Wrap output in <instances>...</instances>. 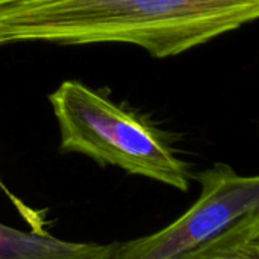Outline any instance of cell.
<instances>
[{
    "label": "cell",
    "mask_w": 259,
    "mask_h": 259,
    "mask_svg": "<svg viewBox=\"0 0 259 259\" xmlns=\"http://www.w3.org/2000/svg\"><path fill=\"white\" fill-rule=\"evenodd\" d=\"M177 259H259V215H248Z\"/></svg>",
    "instance_id": "5"
},
{
    "label": "cell",
    "mask_w": 259,
    "mask_h": 259,
    "mask_svg": "<svg viewBox=\"0 0 259 259\" xmlns=\"http://www.w3.org/2000/svg\"><path fill=\"white\" fill-rule=\"evenodd\" d=\"M63 153L90 157L177 191L189 189L191 171L163 132L138 113L113 102L76 79L63 81L49 95Z\"/></svg>",
    "instance_id": "2"
},
{
    "label": "cell",
    "mask_w": 259,
    "mask_h": 259,
    "mask_svg": "<svg viewBox=\"0 0 259 259\" xmlns=\"http://www.w3.org/2000/svg\"><path fill=\"white\" fill-rule=\"evenodd\" d=\"M114 242L67 241L41 230H20L0 223V259H111Z\"/></svg>",
    "instance_id": "4"
},
{
    "label": "cell",
    "mask_w": 259,
    "mask_h": 259,
    "mask_svg": "<svg viewBox=\"0 0 259 259\" xmlns=\"http://www.w3.org/2000/svg\"><path fill=\"white\" fill-rule=\"evenodd\" d=\"M259 20V0H0V41L125 43L180 55Z\"/></svg>",
    "instance_id": "1"
},
{
    "label": "cell",
    "mask_w": 259,
    "mask_h": 259,
    "mask_svg": "<svg viewBox=\"0 0 259 259\" xmlns=\"http://www.w3.org/2000/svg\"><path fill=\"white\" fill-rule=\"evenodd\" d=\"M195 203L163 229L117 242L111 259H177L248 215H259V176L217 163L197 176Z\"/></svg>",
    "instance_id": "3"
},
{
    "label": "cell",
    "mask_w": 259,
    "mask_h": 259,
    "mask_svg": "<svg viewBox=\"0 0 259 259\" xmlns=\"http://www.w3.org/2000/svg\"><path fill=\"white\" fill-rule=\"evenodd\" d=\"M0 46H5V45H4V43H2V41H0Z\"/></svg>",
    "instance_id": "6"
}]
</instances>
